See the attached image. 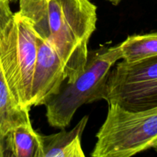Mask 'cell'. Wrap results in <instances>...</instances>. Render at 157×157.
Instances as JSON below:
<instances>
[{
	"label": "cell",
	"mask_w": 157,
	"mask_h": 157,
	"mask_svg": "<svg viewBox=\"0 0 157 157\" xmlns=\"http://www.w3.org/2000/svg\"><path fill=\"white\" fill-rule=\"evenodd\" d=\"M19 12L62 61L66 82L83 71L88 42L96 30L97 6L90 0H18Z\"/></svg>",
	"instance_id": "6da1fadb"
},
{
	"label": "cell",
	"mask_w": 157,
	"mask_h": 157,
	"mask_svg": "<svg viewBox=\"0 0 157 157\" xmlns=\"http://www.w3.org/2000/svg\"><path fill=\"white\" fill-rule=\"evenodd\" d=\"M121 59L120 45L102 47L88 52L84 70L74 82L63 84L59 92L45 104L46 118L55 128L68 127L78 108L103 100L108 75Z\"/></svg>",
	"instance_id": "7a4b0ae2"
},
{
	"label": "cell",
	"mask_w": 157,
	"mask_h": 157,
	"mask_svg": "<svg viewBox=\"0 0 157 157\" xmlns=\"http://www.w3.org/2000/svg\"><path fill=\"white\" fill-rule=\"evenodd\" d=\"M96 137L93 157H130L153 148L157 141V107L130 111L108 104Z\"/></svg>",
	"instance_id": "3957f363"
},
{
	"label": "cell",
	"mask_w": 157,
	"mask_h": 157,
	"mask_svg": "<svg viewBox=\"0 0 157 157\" xmlns=\"http://www.w3.org/2000/svg\"><path fill=\"white\" fill-rule=\"evenodd\" d=\"M37 58L36 34L18 12L0 34V66L11 94L21 108L31 109Z\"/></svg>",
	"instance_id": "277c9868"
},
{
	"label": "cell",
	"mask_w": 157,
	"mask_h": 157,
	"mask_svg": "<svg viewBox=\"0 0 157 157\" xmlns=\"http://www.w3.org/2000/svg\"><path fill=\"white\" fill-rule=\"evenodd\" d=\"M103 100L130 111L157 107V55L134 62L124 61L111 68Z\"/></svg>",
	"instance_id": "5b68a950"
},
{
	"label": "cell",
	"mask_w": 157,
	"mask_h": 157,
	"mask_svg": "<svg viewBox=\"0 0 157 157\" xmlns=\"http://www.w3.org/2000/svg\"><path fill=\"white\" fill-rule=\"evenodd\" d=\"M36 34V33H35ZM37 58L32 78L31 105H45L66 81L64 64L52 44L36 34Z\"/></svg>",
	"instance_id": "8992f818"
},
{
	"label": "cell",
	"mask_w": 157,
	"mask_h": 157,
	"mask_svg": "<svg viewBox=\"0 0 157 157\" xmlns=\"http://www.w3.org/2000/svg\"><path fill=\"white\" fill-rule=\"evenodd\" d=\"M88 116L83 117L73 129L51 135L39 133L41 157H84L81 136L84 131Z\"/></svg>",
	"instance_id": "52a82bcc"
},
{
	"label": "cell",
	"mask_w": 157,
	"mask_h": 157,
	"mask_svg": "<svg viewBox=\"0 0 157 157\" xmlns=\"http://www.w3.org/2000/svg\"><path fill=\"white\" fill-rule=\"evenodd\" d=\"M4 157H41L39 133L33 129L29 113L3 136Z\"/></svg>",
	"instance_id": "ba28073f"
},
{
	"label": "cell",
	"mask_w": 157,
	"mask_h": 157,
	"mask_svg": "<svg viewBox=\"0 0 157 157\" xmlns=\"http://www.w3.org/2000/svg\"><path fill=\"white\" fill-rule=\"evenodd\" d=\"M121 59L134 62L157 55V31L132 35L119 44Z\"/></svg>",
	"instance_id": "9c48e42d"
},
{
	"label": "cell",
	"mask_w": 157,
	"mask_h": 157,
	"mask_svg": "<svg viewBox=\"0 0 157 157\" xmlns=\"http://www.w3.org/2000/svg\"><path fill=\"white\" fill-rule=\"evenodd\" d=\"M29 111V108H21L16 104L0 66V133L2 136Z\"/></svg>",
	"instance_id": "30bf717a"
},
{
	"label": "cell",
	"mask_w": 157,
	"mask_h": 157,
	"mask_svg": "<svg viewBox=\"0 0 157 157\" xmlns=\"http://www.w3.org/2000/svg\"><path fill=\"white\" fill-rule=\"evenodd\" d=\"M10 3V0H0V34L13 17Z\"/></svg>",
	"instance_id": "8fae6325"
},
{
	"label": "cell",
	"mask_w": 157,
	"mask_h": 157,
	"mask_svg": "<svg viewBox=\"0 0 157 157\" xmlns=\"http://www.w3.org/2000/svg\"><path fill=\"white\" fill-rule=\"evenodd\" d=\"M3 136L0 133V157H4V148H3Z\"/></svg>",
	"instance_id": "7c38bea8"
},
{
	"label": "cell",
	"mask_w": 157,
	"mask_h": 157,
	"mask_svg": "<svg viewBox=\"0 0 157 157\" xmlns=\"http://www.w3.org/2000/svg\"><path fill=\"white\" fill-rule=\"evenodd\" d=\"M107 1L110 2H111L112 4L114 5V6H117L122 0H107Z\"/></svg>",
	"instance_id": "4fadbf2b"
},
{
	"label": "cell",
	"mask_w": 157,
	"mask_h": 157,
	"mask_svg": "<svg viewBox=\"0 0 157 157\" xmlns=\"http://www.w3.org/2000/svg\"><path fill=\"white\" fill-rule=\"evenodd\" d=\"M153 149H154V150L157 153V141L156 143H155L154 144V145H153Z\"/></svg>",
	"instance_id": "5bb4252c"
},
{
	"label": "cell",
	"mask_w": 157,
	"mask_h": 157,
	"mask_svg": "<svg viewBox=\"0 0 157 157\" xmlns=\"http://www.w3.org/2000/svg\"><path fill=\"white\" fill-rule=\"evenodd\" d=\"M17 0H10V2H16Z\"/></svg>",
	"instance_id": "9a60e30c"
}]
</instances>
